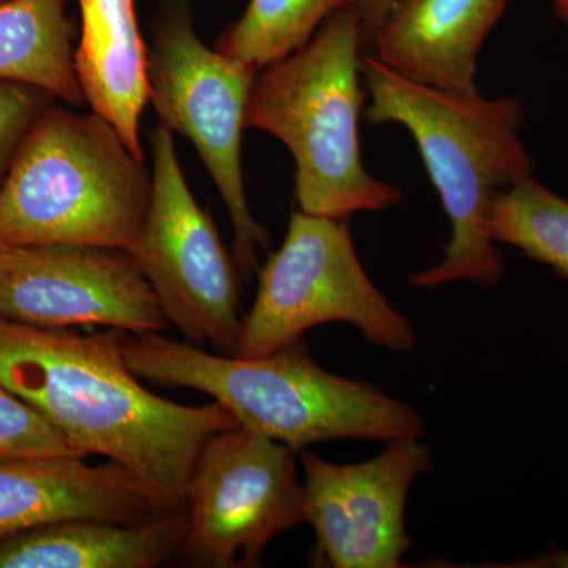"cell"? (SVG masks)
<instances>
[{
	"label": "cell",
	"instance_id": "cell-11",
	"mask_svg": "<svg viewBox=\"0 0 568 568\" xmlns=\"http://www.w3.org/2000/svg\"><path fill=\"white\" fill-rule=\"evenodd\" d=\"M420 439L387 443L377 457L335 465L302 450L305 518L316 534V560L332 568H399L410 548L407 496L433 469Z\"/></svg>",
	"mask_w": 568,
	"mask_h": 568
},
{
	"label": "cell",
	"instance_id": "cell-1",
	"mask_svg": "<svg viewBox=\"0 0 568 568\" xmlns=\"http://www.w3.org/2000/svg\"><path fill=\"white\" fill-rule=\"evenodd\" d=\"M126 336L118 328L78 335L0 315V387L85 457L121 463L186 503L201 448L237 422L219 403L179 405L148 390L126 364Z\"/></svg>",
	"mask_w": 568,
	"mask_h": 568
},
{
	"label": "cell",
	"instance_id": "cell-16",
	"mask_svg": "<svg viewBox=\"0 0 568 568\" xmlns=\"http://www.w3.org/2000/svg\"><path fill=\"white\" fill-rule=\"evenodd\" d=\"M67 2H0V81L32 85L71 108H81L85 102L74 70Z\"/></svg>",
	"mask_w": 568,
	"mask_h": 568
},
{
	"label": "cell",
	"instance_id": "cell-14",
	"mask_svg": "<svg viewBox=\"0 0 568 568\" xmlns=\"http://www.w3.org/2000/svg\"><path fill=\"white\" fill-rule=\"evenodd\" d=\"M78 6L81 33L74 70L84 102L144 160L140 125L149 102V51L134 0H78Z\"/></svg>",
	"mask_w": 568,
	"mask_h": 568
},
{
	"label": "cell",
	"instance_id": "cell-13",
	"mask_svg": "<svg viewBox=\"0 0 568 568\" xmlns=\"http://www.w3.org/2000/svg\"><path fill=\"white\" fill-rule=\"evenodd\" d=\"M508 0H402L372 47L407 80L452 93L477 92V59Z\"/></svg>",
	"mask_w": 568,
	"mask_h": 568
},
{
	"label": "cell",
	"instance_id": "cell-5",
	"mask_svg": "<svg viewBox=\"0 0 568 568\" xmlns=\"http://www.w3.org/2000/svg\"><path fill=\"white\" fill-rule=\"evenodd\" d=\"M151 197L144 160L106 119L51 104L0 185V250L71 244L132 252Z\"/></svg>",
	"mask_w": 568,
	"mask_h": 568
},
{
	"label": "cell",
	"instance_id": "cell-3",
	"mask_svg": "<svg viewBox=\"0 0 568 568\" xmlns=\"http://www.w3.org/2000/svg\"><path fill=\"white\" fill-rule=\"evenodd\" d=\"M126 364L141 379L203 392L239 426L291 450L336 439H420L424 418L375 384L321 368L304 339L264 357L209 353L160 334H129Z\"/></svg>",
	"mask_w": 568,
	"mask_h": 568
},
{
	"label": "cell",
	"instance_id": "cell-6",
	"mask_svg": "<svg viewBox=\"0 0 568 568\" xmlns=\"http://www.w3.org/2000/svg\"><path fill=\"white\" fill-rule=\"evenodd\" d=\"M332 323L353 325L373 345L396 353L417 345L410 321L366 274L347 220L294 212L282 246L260 271L233 355L264 357Z\"/></svg>",
	"mask_w": 568,
	"mask_h": 568
},
{
	"label": "cell",
	"instance_id": "cell-20",
	"mask_svg": "<svg viewBox=\"0 0 568 568\" xmlns=\"http://www.w3.org/2000/svg\"><path fill=\"white\" fill-rule=\"evenodd\" d=\"M54 102V97L41 89L0 81V185L26 134Z\"/></svg>",
	"mask_w": 568,
	"mask_h": 568
},
{
	"label": "cell",
	"instance_id": "cell-17",
	"mask_svg": "<svg viewBox=\"0 0 568 568\" xmlns=\"http://www.w3.org/2000/svg\"><path fill=\"white\" fill-rule=\"evenodd\" d=\"M354 0H250L216 51L260 73L315 37L335 11Z\"/></svg>",
	"mask_w": 568,
	"mask_h": 568
},
{
	"label": "cell",
	"instance_id": "cell-2",
	"mask_svg": "<svg viewBox=\"0 0 568 568\" xmlns=\"http://www.w3.org/2000/svg\"><path fill=\"white\" fill-rule=\"evenodd\" d=\"M361 71L372 100L368 122L409 130L452 224L443 261L410 275V286H495L503 278L504 261L488 233L489 212L500 193L534 175V160L521 138V100L439 91L407 80L373 54L362 58Z\"/></svg>",
	"mask_w": 568,
	"mask_h": 568
},
{
	"label": "cell",
	"instance_id": "cell-12",
	"mask_svg": "<svg viewBox=\"0 0 568 568\" xmlns=\"http://www.w3.org/2000/svg\"><path fill=\"white\" fill-rule=\"evenodd\" d=\"M185 507L112 459L97 466L85 457L0 459V541L65 519L142 523Z\"/></svg>",
	"mask_w": 568,
	"mask_h": 568
},
{
	"label": "cell",
	"instance_id": "cell-4",
	"mask_svg": "<svg viewBox=\"0 0 568 568\" xmlns=\"http://www.w3.org/2000/svg\"><path fill=\"white\" fill-rule=\"evenodd\" d=\"M358 0L335 11L308 43L265 67L246 106V129L275 136L293 153L302 212L347 220L399 204L402 190L372 178L358 141L364 91Z\"/></svg>",
	"mask_w": 568,
	"mask_h": 568
},
{
	"label": "cell",
	"instance_id": "cell-21",
	"mask_svg": "<svg viewBox=\"0 0 568 568\" xmlns=\"http://www.w3.org/2000/svg\"><path fill=\"white\" fill-rule=\"evenodd\" d=\"M402 0H358L362 17V37L364 44H373L377 33L384 28L388 18Z\"/></svg>",
	"mask_w": 568,
	"mask_h": 568
},
{
	"label": "cell",
	"instance_id": "cell-15",
	"mask_svg": "<svg viewBox=\"0 0 568 568\" xmlns=\"http://www.w3.org/2000/svg\"><path fill=\"white\" fill-rule=\"evenodd\" d=\"M189 510L142 523L77 518L0 541V568H153L174 558Z\"/></svg>",
	"mask_w": 568,
	"mask_h": 568
},
{
	"label": "cell",
	"instance_id": "cell-8",
	"mask_svg": "<svg viewBox=\"0 0 568 568\" xmlns=\"http://www.w3.org/2000/svg\"><path fill=\"white\" fill-rule=\"evenodd\" d=\"M152 197L132 250L171 325L196 346L233 355L242 325V280L207 212L194 200L174 133H152Z\"/></svg>",
	"mask_w": 568,
	"mask_h": 568
},
{
	"label": "cell",
	"instance_id": "cell-19",
	"mask_svg": "<svg viewBox=\"0 0 568 568\" xmlns=\"http://www.w3.org/2000/svg\"><path fill=\"white\" fill-rule=\"evenodd\" d=\"M85 457L33 407L0 387V459ZM88 458V457H85Z\"/></svg>",
	"mask_w": 568,
	"mask_h": 568
},
{
	"label": "cell",
	"instance_id": "cell-9",
	"mask_svg": "<svg viewBox=\"0 0 568 568\" xmlns=\"http://www.w3.org/2000/svg\"><path fill=\"white\" fill-rule=\"evenodd\" d=\"M186 566L253 568L280 534L306 525L295 452L242 426L209 437L186 491Z\"/></svg>",
	"mask_w": 568,
	"mask_h": 568
},
{
	"label": "cell",
	"instance_id": "cell-18",
	"mask_svg": "<svg viewBox=\"0 0 568 568\" xmlns=\"http://www.w3.org/2000/svg\"><path fill=\"white\" fill-rule=\"evenodd\" d=\"M488 233L496 244L514 246L568 280V201L534 175L496 197Z\"/></svg>",
	"mask_w": 568,
	"mask_h": 568
},
{
	"label": "cell",
	"instance_id": "cell-10",
	"mask_svg": "<svg viewBox=\"0 0 568 568\" xmlns=\"http://www.w3.org/2000/svg\"><path fill=\"white\" fill-rule=\"evenodd\" d=\"M0 315L43 328L162 334L170 321L132 252L50 244L0 250Z\"/></svg>",
	"mask_w": 568,
	"mask_h": 568
},
{
	"label": "cell",
	"instance_id": "cell-24",
	"mask_svg": "<svg viewBox=\"0 0 568 568\" xmlns=\"http://www.w3.org/2000/svg\"><path fill=\"white\" fill-rule=\"evenodd\" d=\"M0 2H3V0H0Z\"/></svg>",
	"mask_w": 568,
	"mask_h": 568
},
{
	"label": "cell",
	"instance_id": "cell-7",
	"mask_svg": "<svg viewBox=\"0 0 568 568\" xmlns=\"http://www.w3.org/2000/svg\"><path fill=\"white\" fill-rule=\"evenodd\" d=\"M256 71L211 50L190 14L171 10L149 51V102L171 132L189 138L211 174L234 230V261L245 280L257 271V248L271 234L246 201L242 134Z\"/></svg>",
	"mask_w": 568,
	"mask_h": 568
},
{
	"label": "cell",
	"instance_id": "cell-22",
	"mask_svg": "<svg viewBox=\"0 0 568 568\" xmlns=\"http://www.w3.org/2000/svg\"><path fill=\"white\" fill-rule=\"evenodd\" d=\"M481 567L503 568H568V549L551 548L547 552L514 564H481Z\"/></svg>",
	"mask_w": 568,
	"mask_h": 568
},
{
	"label": "cell",
	"instance_id": "cell-23",
	"mask_svg": "<svg viewBox=\"0 0 568 568\" xmlns=\"http://www.w3.org/2000/svg\"><path fill=\"white\" fill-rule=\"evenodd\" d=\"M555 13L568 29V0H555Z\"/></svg>",
	"mask_w": 568,
	"mask_h": 568
}]
</instances>
